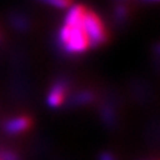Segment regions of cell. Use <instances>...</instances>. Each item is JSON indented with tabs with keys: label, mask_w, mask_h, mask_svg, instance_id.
<instances>
[{
	"label": "cell",
	"mask_w": 160,
	"mask_h": 160,
	"mask_svg": "<svg viewBox=\"0 0 160 160\" xmlns=\"http://www.w3.org/2000/svg\"><path fill=\"white\" fill-rule=\"evenodd\" d=\"M66 92H67V85L65 81L59 80V81L55 82L52 88L50 89L49 93H48V105L50 107H59L65 100Z\"/></svg>",
	"instance_id": "3"
},
{
	"label": "cell",
	"mask_w": 160,
	"mask_h": 160,
	"mask_svg": "<svg viewBox=\"0 0 160 160\" xmlns=\"http://www.w3.org/2000/svg\"><path fill=\"white\" fill-rule=\"evenodd\" d=\"M83 27L87 31L91 41V47L105 45L108 40V31L103 20L93 10H86V13L82 19Z\"/></svg>",
	"instance_id": "2"
},
{
	"label": "cell",
	"mask_w": 160,
	"mask_h": 160,
	"mask_svg": "<svg viewBox=\"0 0 160 160\" xmlns=\"http://www.w3.org/2000/svg\"><path fill=\"white\" fill-rule=\"evenodd\" d=\"M40 2H43L46 5H49L51 7L58 8V9H66L71 7L72 0H38Z\"/></svg>",
	"instance_id": "5"
},
{
	"label": "cell",
	"mask_w": 160,
	"mask_h": 160,
	"mask_svg": "<svg viewBox=\"0 0 160 160\" xmlns=\"http://www.w3.org/2000/svg\"><path fill=\"white\" fill-rule=\"evenodd\" d=\"M100 160H115L113 157L110 153H102L100 156Z\"/></svg>",
	"instance_id": "7"
},
{
	"label": "cell",
	"mask_w": 160,
	"mask_h": 160,
	"mask_svg": "<svg viewBox=\"0 0 160 160\" xmlns=\"http://www.w3.org/2000/svg\"><path fill=\"white\" fill-rule=\"evenodd\" d=\"M31 125V120L28 117H18L5 123V130L8 133H19L27 130Z\"/></svg>",
	"instance_id": "4"
},
{
	"label": "cell",
	"mask_w": 160,
	"mask_h": 160,
	"mask_svg": "<svg viewBox=\"0 0 160 160\" xmlns=\"http://www.w3.org/2000/svg\"><path fill=\"white\" fill-rule=\"evenodd\" d=\"M82 19L77 22H63L60 28L58 41L66 53L80 55L91 48V41L83 27Z\"/></svg>",
	"instance_id": "1"
},
{
	"label": "cell",
	"mask_w": 160,
	"mask_h": 160,
	"mask_svg": "<svg viewBox=\"0 0 160 160\" xmlns=\"http://www.w3.org/2000/svg\"><path fill=\"white\" fill-rule=\"evenodd\" d=\"M2 160H18V158L13 153L7 152L5 155H2Z\"/></svg>",
	"instance_id": "6"
},
{
	"label": "cell",
	"mask_w": 160,
	"mask_h": 160,
	"mask_svg": "<svg viewBox=\"0 0 160 160\" xmlns=\"http://www.w3.org/2000/svg\"><path fill=\"white\" fill-rule=\"evenodd\" d=\"M146 1H150V2H157V1H160V0H146Z\"/></svg>",
	"instance_id": "8"
}]
</instances>
